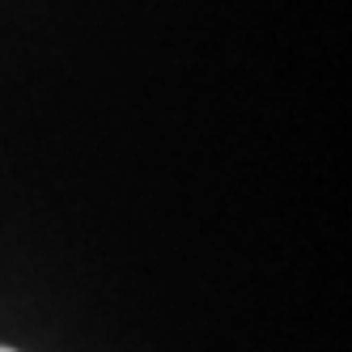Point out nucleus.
Listing matches in <instances>:
<instances>
[{"label":"nucleus","mask_w":352,"mask_h":352,"mask_svg":"<svg viewBox=\"0 0 352 352\" xmlns=\"http://www.w3.org/2000/svg\"><path fill=\"white\" fill-rule=\"evenodd\" d=\"M0 352H13V348H0Z\"/></svg>","instance_id":"f257e3e1"}]
</instances>
